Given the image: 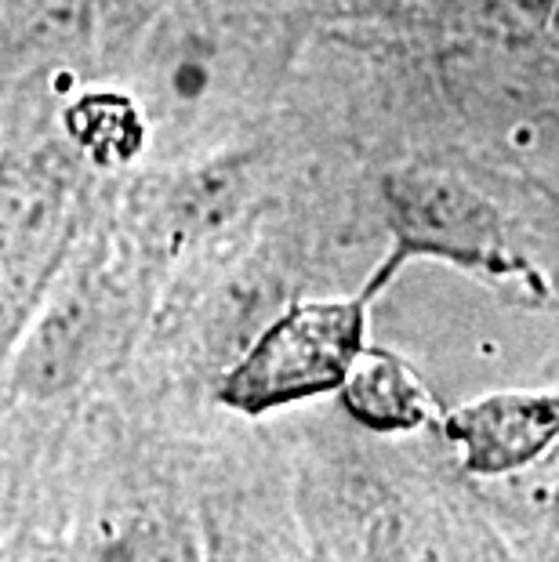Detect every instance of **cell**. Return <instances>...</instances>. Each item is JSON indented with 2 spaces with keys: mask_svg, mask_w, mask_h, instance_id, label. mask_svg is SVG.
<instances>
[{
  "mask_svg": "<svg viewBox=\"0 0 559 562\" xmlns=\"http://www.w3.org/2000/svg\"><path fill=\"white\" fill-rule=\"evenodd\" d=\"M382 207L392 244L364 283L374 294L385 291L400 266L418 258L494 280L527 272L497 203L461 171L436 164L396 167L382 178Z\"/></svg>",
  "mask_w": 559,
  "mask_h": 562,
  "instance_id": "cell-1",
  "label": "cell"
},
{
  "mask_svg": "<svg viewBox=\"0 0 559 562\" xmlns=\"http://www.w3.org/2000/svg\"><path fill=\"white\" fill-rule=\"evenodd\" d=\"M371 286L356 294L305 297L261 327L225 370L219 396L236 414L261 417L338 389L345 367L367 341Z\"/></svg>",
  "mask_w": 559,
  "mask_h": 562,
  "instance_id": "cell-2",
  "label": "cell"
},
{
  "mask_svg": "<svg viewBox=\"0 0 559 562\" xmlns=\"http://www.w3.org/2000/svg\"><path fill=\"white\" fill-rule=\"evenodd\" d=\"M444 432L461 447L472 475L502 480L556 447L559 400L552 392H491L450 411Z\"/></svg>",
  "mask_w": 559,
  "mask_h": 562,
  "instance_id": "cell-3",
  "label": "cell"
},
{
  "mask_svg": "<svg viewBox=\"0 0 559 562\" xmlns=\"http://www.w3.org/2000/svg\"><path fill=\"white\" fill-rule=\"evenodd\" d=\"M66 225V196L55 178L22 171L0 182V294H19L52 266Z\"/></svg>",
  "mask_w": 559,
  "mask_h": 562,
  "instance_id": "cell-4",
  "label": "cell"
},
{
  "mask_svg": "<svg viewBox=\"0 0 559 562\" xmlns=\"http://www.w3.org/2000/svg\"><path fill=\"white\" fill-rule=\"evenodd\" d=\"M335 392L345 414L371 432H411L433 414V396L422 385L418 370L382 345L364 341Z\"/></svg>",
  "mask_w": 559,
  "mask_h": 562,
  "instance_id": "cell-5",
  "label": "cell"
},
{
  "mask_svg": "<svg viewBox=\"0 0 559 562\" xmlns=\"http://www.w3.org/2000/svg\"><path fill=\"white\" fill-rule=\"evenodd\" d=\"M102 15L105 0H0V33L22 52L58 58L99 37Z\"/></svg>",
  "mask_w": 559,
  "mask_h": 562,
  "instance_id": "cell-6",
  "label": "cell"
},
{
  "mask_svg": "<svg viewBox=\"0 0 559 562\" xmlns=\"http://www.w3.org/2000/svg\"><path fill=\"white\" fill-rule=\"evenodd\" d=\"M66 131L77 142L80 153H88L94 164H127L138 157L146 142V121L142 110L127 94H85L66 113Z\"/></svg>",
  "mask_w": 559,
  "mask_h": 562,
  "instance_id": "cell-7",
  "label": "cell"
},
{
  "mask_svg": "<svg viewBox=\"0 0 559 562\" xmlns=\"http://www.w3.org/2000/svg\"><path fill=\"white\" fill-rule=\"evenodd\" d=\"M556 4L559 0H508V8H513L519 19L534 22V26H552Z\"/></svg>",
  "mask_w": 559,
  "mask_h": 562,
  "instance_id": "cell-8",
  "label": "cell"
}]
</instances>
